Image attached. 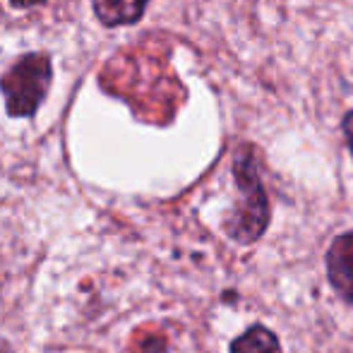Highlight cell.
<instances>
[{"label": "cell", "mask_w": 353, "mask_h": 353, "mask_svg": "<svg viewBox=\"0 0 353 353\" xmlns=\"http://www.w3.org/2000/svg\"><path fill=\"white\" fill-rule=\"evenodd\" d=\"M14 8H32V5H39V3H46V0H10Z\"/></svg>", "instance_id": "cell-7"}, {"label": "cell", "mask_w": 353, "mask_h": 353, "mask_svg": "<svg viewBox=\"0 0 353 353\" xmlns=\"http://www.w3.org/2000/svg\"><path fill=\"white\" fill-rule=\"evenodd\" d=\"M233 173H236L243 200L233 219L228 221V233L241 243H252L265 233L267 221H270V205H267L265 188L257 176V163L250 147L238 152Z\"/></svg>", "instance_id": "cell-1"}, {"label": "cell", "mask_w": 353, "mask_h": 353, "mask_svg": "<svg viewBox=\"0 0 353 353\" xmlns=\"http://www.w3.org/2000/svg\"><path fill=\"white\" fill-rule=\"evenodd\" d=\"M327 272L334 291L353 303V231L339 236L327 252Z\"/></svg>", "instance_id": "cell-3"}, {"label": "cell", "mask_w": 353, "mask_h": 353, "mask_svg": "<svg viewBox=\"0 0 353 353\" xmlns=\"http://www.w3.org/2000/svg\"><path fill=\"white\" fill-rule=\"evenodd\" d=\"M0 353H8V346H5L3 341H0Z\"/></svg>", "instance_id": "cell-8"}, {"label": "cell", "mask_w": 353, "mask_h": 353, "mask_svg": "<svg viewBox=\"0 0 353 353\" xmlns=\"http://www.w3.org/2000/svg\"><path fill=\"white\" fill-rule=\"evenodd\" d=\"M149 0H94V12L106 27L132 24L144 14Z\"/></svg>", "instance_id": "cell-4"}, {"label": "cell", "mask_w": 353, "mask_h": 353, "mask_svg": "<svg viewBox=\"0 0 353 353\" xmlns=\"http://www.w3.org/2000/svg\"><path fill=\"white\" fill-rule=\"evenodd\" d=\"M344 135H346V142H349V149L353 154V111L344 118Z\"/></svg>", "instance_id": "cell-6"}, {"label": "cell", "mask_w": 353, "mask_h": 353, "mask_svg": "<svg viewBox=\"0 0 353 353\" xmlns=\"http://www.w3.org/2000/svg\"><path fill=\"white\" fill-rule=\"evenodd\" d=\"M51 58L43 53H27L0 79L8 113L14 118H29L37 113L51 87Z\"/></svg>", "instance_id": "cell-2"}, {"label": "cell", "mask_w": 353, "mask_h": 353, "mask_svg": "<svg viewBox=\"0 0 353 353\" xmlns=\"http://www.w3.org/2000/svg\"><path fill=\"white\" fill-rule=\"evenodd\" d=\"M231 353H281V346L267 327L255 325L233 341Z\"/></svg>", "instance_id": "cell-5"}]
</instances>
